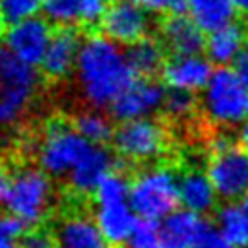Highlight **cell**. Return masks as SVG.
<instances>
[{
    "instance_id": "obj_13",
    "label": "cell",
    "mask_w": 248,
    "mask_h": 248,
    "mask_svg": "<svg viewBox=\"0 0 248 248\" xmlns=\"http://www.w3.org/2000/svg\"><path fill=\"white\" fill-rule=\"evenodd\" d=\"M81 48V39L74 27H58L52 33L48 48L41 60V72L50 81H62L74 74L78 56Z\"/></svg>"
},
{
    "instance_id": "obj_30",
    "label": "cell",
    "mask_w": 248,
    "mask_h": 248,
    "mask_svg": "<svg viewBox=\"0 0 248 248\" xmlns=\"http://www.w3.org/2000/svg\"><path fill=\"white\" fill-rule=\"evenodd\" d=\"M136 2L141 4L149 14H159V16H169L186 10V0H136Z\"/></svg>"
},
{
    "instance_id": "obj_35",
    "label": "cell",
    "mask_w": 248,
    "mask_h": 248,
    "mask_svg": "<svg viewBox=\"0 0 248 248\" xmlns=\"http://www.w3.org/2000/svg\"><path fill=\"white\" fill-rule=\"evenodd\" d=\"M238 140L244 147H248V118L240 124V130H238Z\"/></svg>"
},
{
    "instance_id": "obj_32",
    "label": "cell",
    "mask_w": 248,
    "mask_h": 248,
    "mask_svg": "<svg viewBox=\"0 0 248 248\" xmlns=\"http://www.w3.org/2000/svg\"><path fill=\"white\" fill-rule=\"evenodd\" d=\"M21 248H54V236L45 231H31L21 236Z\"/></svg>"
},
{
    "instance_id": "obj_16",
    "label": "cell",
    "mask_w": 248,
    "mask_h": 248,
    "mask_svg": "<svg viewBox=\"0 0 248 248\" xmlns=\"http://www.w3.org/2000/svg\"><path fill=\"white\" fill-rule=\"evenodd\" d=\"M112 170V155L97 143H91L87 151L79 157L74 169L68 172L66 182L72 194L76 196H91L101 180Z\"/></svg>"
},
{
    "instance_id": "obj_1",
    "label": "cell",
    "mask_w": 248,
    "mask_h": 248,
    "mask_svg": "<svg viewBox=\"0 0 248 248\" xmlns=\"http://www.w3.org/2000/svg\"><path fill=\"white\" fill-rule=\"evenodd\" d=\"M74 78L78 93L87 107L108 108L138 76L122 45L103 33L81 41Z\"/></svg>"
},
{
    "instance_id": "obj_26",
    "label": "cell",
    "mask_w": 248,
    "mask_h": 248,
    "mask_svg": "<svg viewBox=\"0 0 248 248\" xmlns=\"http://www.w3.org/2000/svg\"><path fill=\"white\" fill-rule=\"evenodd\" d=\"M43 2L45 0H0V25L8 27L27 17L39 16Z\"/></svg>"
},
{
    "instance_id": "obj_22",
    "label": "cell",
    "mask_w": 248,
    "mask_h": 248,
    "mask_svg": "<svg viewBox=\"0 0 248 248\" xmlns=\"http://www.w3.org/2000/svg\"><path fill=\"white\" fill-rule=\"evenodd\" d=\"M236 10L234 0H186V14L205 33L234 21Z\"/></svg>"
},
{
    "instance_id": "obj_8",
    "label": "cell",
    "mask_w": 248,
    "mask_h": 248,
    "mask_svg": "<svg viewBox=\"0 0 248 248\" xmlns=\"http://www.w3.org/2000/svg\"><path fill=\"white\" fill-rule=\"evenodd\" d=\"M205 172L221 200H242L248 194V147L236 145L225 136L215 138Z\"/></svg>"
},
{
    "instance_id": "obj_10",
    "label": "cell",
    "mask_w": 248,
    "mask_h": 248,
    "mask_svg": "<svg viewBox=\"0 0 248 248\" xmlns=\"http://www.w3.org/2000/svg\"><path fill=\"white\" fill-rule=\"evenodd\" d=\"M99 25L107 37L122 46H128L147 37L151 19L149 12L136 0H112Z\"/></svg>"
},
{
    "instance_id": "obj_18",
    "label": "cell",
    "mask_w": 248,
    "mask_h": 248,
    "mask_svg": "<svg viewBox=\"0 0 248 248\" xmlns=\"http://www.w3.org/2000/svg\"><path fill=\"white\" fill-rule=\"evenodd\" d=\"M203 215L186 207L170 211L159 221V244L161 248H194L200 234L207 227Z\"/></svg>"
},
{
    "instance_id": "obj_2",
    "label": "cell",
    "mask_w": 248,
    "mask_h": 248,
    "mask_svg": "<svg viewBox=\"0 0 248 248\" xmlns=\"http://www.w3.org/2000/svg\"><path fill=\"white\" fill-rule=\"evenodd\" d=\"M91 196H93L91 219L95 221L99 232L112 246L128 244L136 229V223L140 219L130 203L128 178L118 170H110Z\"/></svg>"
},
{
    "instance_id": "obj_5",
    "label": "cell",
    "mask_w": 248,
    "mask_h": 248,
    "mask_svg": "<svg viewBox=\"0 0 248 248\" xmlns=\"http://www.w3.org/2000/svg\"><path fill=\"white\" fill-rule=\"evenodd\" d=\"M130 203L140 219L161 221L180 203L178 176L167 165H149L130 182Z\"/></svg>"
},
{
    "instance_id": "obj_36",
    "label": "cell",
    "mask_w": 248,
    "mask_h": 248,
    "mask_svg": "<svg viewBox=\"0 0 248 248\" xmlns=\"http://www.w3.org/2000/svg\"><path fill=\"white\" fill-rule=\"evenodd\" d=\"M0 248H14V240L0 232Z\"/></svg>"
},
{
    "instance_id": "obj_37",
    "label": "cell",
    "mask_w": 248,
    "mask_h": 248,
    "mask_svg": "<svg viewBox=\"0 0 248 248\" xmlns=\"http://www.w3.org/2000/svg\"><path fill=\"white\" fill-rule=\"evenodd\" d=\"M234 4L238 8V12H242V14L248 16V0H234Z\"/></svg>"
},
{
    "instance_id": "obj_12",
    "label": "cell",
    "mask_w": 248,
    "mask_h": 248,
    "mask_svg": "<svg viewBox=\"0 0 248 248\" xmlns=\"http://www.w3.org/2000/svg\"><path fill=\"white\" fill-rule=\"evenodd\" d=\"M50 25L52 23L46 17L39 16L12 23L4 29V46L23 62L39 66L52 39Z\"/></svg>"
},
{
    "instance_id": "obj_11",
    "label": "cell",
    "mask_w": 248,
    "mask_h": 248,
    "mask_svg": "<svg viewBox=\"0 0 248 248\" xmlns=\"http://www.w3.org/2000/svg\"><path fill=\"white\" fill-rule=\"evenodd\" d=\"M167 91L163 85L151 78L138 76L108 107L110 116L118 122L145 118L163 108Z\"/></svg>"
},
{
    "instance_id": "obj_20",
    "label": "cell",
    "mask_w": 248,
    "mask_h": 248,
    "mask_svg": "<svg viewBox=\"0 0 248 248\" xmlns=\"http://www.w3.org/2000/svg\"><path fill=\"white\" fill-rule=\"evenodd\" d=\"M217 198L219 196L207 172L200 169H188L178 176V200L182 207L205 215L215 209Z\"/></svg>"
},
{
    "instance_id": "obj_23",
    "label": "cell",
    "mask_w": 248,
    "mask_h": 248,
    "mask_svg": "<svg viewBox=\"0 0 248 248\" xmlns=\"http://www.w3.org/2000/svg\"><path fill=\"white\" fill-rule=\"evenodd\" d=\"M163 48H165V45L161 41H155L149 37H143V39L128 45L126 56H128V62H130L134 74L151 78L155 72H161V68L165 64Z\"/></svg>"
},
{
    "instance_id": "obj_25",
    "label": "cell",
    "mask_w": 248,
    "mask_h": 248,
    "mask_svg": "<svg viewBox=\"0 0 248 248\" xmlns=\"http://www.w3.org/2000/svg\"><path fill=\"white\" fill-rule=\"evenodd\" d=\"M72 124L89 143H97V145H105L107 141L112 140V134H114L110 116H107L97 107L79 110L72 118Z\"/></svg>"
},
{
    "instance_id": "obj_28",
    "label": "cell",
    "mask_w": 248,
    "mask_h": 248,
    "mask_svg": "<svg viewBox=\"0 0 248 248\" xmlns=\"http://www.w3.org/2000/svg\"><path fill=\"white\" fill-rule=\"evenodd\" d=\"M159 221L151 219H138L136 229L128 240L132 246H141V248H151V246H161L159 244Z\"/></svg>"
},
{
    "instance_id": "obj_27",
    "label": "cell",
    "mask_w": 248,
    "mask_h": 248,
    "mask_svg": "<svg viewBox=\"0 0 248 248\" xmlns=\"http://www.w3.org/2000/svg\"><path fill=\"white\" fill-rule=\"evenodd\" d=\"M163 110L169 118H172L176 122H184V120L192 118V114L196 110L194 93L192 91H182V89H169L167 95H165Z\"/></svg>"
},
{
    "instance_id": "obj_19",
    "label": "cell",
    "mask_w": 248,
    "mask_h": 248,
    "mask_svg": "<svg viewBox=\"0 0 248 248\" xmlns=\"http://www.w3.org/2000/svg\"><path fill=\"white\" fill-rule=\"evenodd\" d=\"M54 248H112L95 221L83 213H70L54 229Z\"/></svg>"
},
{
    "instance_id": "obj_31",
    "label": "cell",
    "mask_w": 248,
    "mask_h": 248,
    "mask_svg": "<svg viewBox=\"0 0 248 248\" xmlns=\"http://www.w3.org/2000/svg\"><path fill=\"white\" fill-rule=\"evenodd\" d=\"M27 227H29V225H27L23 219H19L17 215H14V213H10V211L0 217V232H2L4 236L12 238L14 242L25 234V229H27Z\"/></svg>"
},
{
    "instance_id": "obj_29",
    "label": "cell",
    "mask_w": 248,
    "mask_h": 248,
    "mask_svg": "<svg viewBox=\"0 0 248 248\" xmlns=\"http://www.w3.org/2000/svg\"><path fill=\"white\" fill-rule=\"evenodd\" d=\"M194 248H240V246H236L231 240H227L217 231V227H209L207 225L203 229V232L200 234V238H198V242H196Z\"/></svg>"
},
{
    "instance_id": "obj_21",
    "label": "cell",
    "mask_w": 248,
    "mask_h": 248,
    "mask_svg": "<svg viewBox=\"0 0 248 248\" xmlns=\"http://www.w3.org/2000/svg\"><path fill=\"white\" fill-rule=\"evenodd\" d=\"M246 45V31L240 23L231 21L209 33L205 39V54L217 66L234 64Z\"/></svg>"
},
{
    "instance_id": "obj_39",
    "label": "cell",
    "mask_w": 248,
    "mask_h": 248,
    "mask_svg": "<svg viewBox=\"0 0 248 248\" xmlns=\"http://www.w3.org/2000/svg\"><path fill=\"white\" fill-rule=\"evenodd\" d=\"M126 248H141V246H132V244H128ZM151 248H161V246H151Z\"/></svg>"
},
{
    "instance_id": "obj_7",
    "label": "cell",
    "mask_w": 248,
    "mask_h": 248,
    "mask_svg": "<svg viewBox=\"0 0 248 248\" xmlns=\"http://www.w3.org/2000/svg\"><path fill=\"white\" fill-rule=\"evenodd\" d=\"M89 145L91 143L74 128L72 122L52 120L37 138V163L52 178H66Z\"/></svg>"
},
{
    "instance_id": "obj_24",
    "label": "cell",
    "mask_w": 248,
    "mask_h": 248,
    "mask_svg": "<svg viewBox=\"0 0 248 248\" xmlns=\"http://www.w3.org/2000/svg\"><path fill=\"white\" fill-rule=\"evenodd\" d=\"M215 227L217 231L240 248H248V215L242 203L227 202L215 209Z\"/></svg>"
},
{
    "instance_id": "obj_15",
    "label": "cell",
    "mask_w": 248,
    "mask_h": 248,
    "mask_svg": "<svg viewBox=\"0 0 248 248\" xmlns=\"http://www.w3.org/2000/svg\"><path fill=\"white\" fill-rule=\"evenodd\" d=\"M110 0H45L43 14L56 27H93L101 23Z\"/></svg>"
},
{
    "instance_id": "obj_17",
    "label": "cell",
    "mask_w": 248,
    "mask_h": 248,
    "mask_svg": "<svg viewBox=\"0 0 248 248\" xmlns=\"http://www.w3.org/2000/svg\"><path fill=\"white\" fill-rule=\"evenodd\" d=\"M203 29L188 14H169L161 21L159 35L161 43L172 54H196L205 50Z\"/></svg>"
},
{
    "instance_id": "obj_6",
    "label": "cell",
    "mask_w": 248,
    "mask_h": 248,
    "mask_svg": "<svg viewBox=\"0 0 248 248\" xmlns=\"http://www.w3.org/2000/svg\"><path fill=\"white\" fill-rule=\"evenodd\" d=\"M54 205L52 176L41 167H17L12 174L8 196L2 203L6 211L23 219L29 227L39 225Z\"/></svg>"
},
{
    "instance_id": "obj_34",
    "label": "cell",
    "mask_w": 248,
    "mask_h": 248,
    "mask_svg": "<svg viewBox=\"0 0 248 248\" xmlns=\"http://www.w3.org/2000/svg\"><path fill=\"white\" fill-rule=\"evenodd\" d=\"M234 70L238 72V76H240V78L246 81V85H248V43L244 45L240 56L236 58V62H234Z\"/></svg>"
},
{
    "instance_id": "obj_3",
    "label": "cell",
    "mask_w": 248,
    "mask_h": 248,
    "mask_svg": "<svg viewBox=\"0 0 248 248\" xmlns=\"http://www.w3.org/2000/svg\"><path fill=\"white\" fill-rule=\"evenodd\" d=\"M200 108L217 128H234L248 116V85L236 70L219 66L202 89Z\"/></svg>"
},
{
    "instance_id": "obj_14",
    "label": "cell",
    "mask_w": 248,
    "mask_h": 248,
    "mask_svg": "<svg viewBox=\"0 0 248 248\" xmlns=\"http://www.w3.org/2000/svg\"><path fill=\"white\" fill-rule=\"evenodd\" d=\"M211 60L207 56H202V52L196 54H172L169 60H165L161 68L163 81L169 89H182V91H202L211 78Z\"/></svg>"
},
{
    "instance_id": "obj_9",
    "label": "cell",
    "mask_w": 248,
    "mask_h": 248,
    "mask_svg": "<svg viewBox=\"0 0 248 248\" xmlns=\"http://www.w3.org/2000/svg\"><path fill=\"white\" fill-rule=\"evenodd\" d=\"M114 153L134 165H143L159 159L167 149V130L151 116L124 120L112 134Z\"/></svg>"
},
{
    "instance_id": "obj_4",
    "label": "cell",
    "mask_w": 248,
    "mask_h": 248,
    "mask_svg": "<svg viewBox=\"0 0 248 248\" xmlns=\"http://www.w3.org/2000/svg\"><path fill=\"white\" fill-rule=\"evenodd\" d=\"M39 89L35 66L17 58L4 45L0 46V130L16 126Z\"/></svg>"
},
{
    "instance_id": "obj_38",
    "label": "cell",
    "mask_w": 248,
    "mask_h": 248,
    "mask_svg": "<svg viewBox=\"0 0 248 248\" xmlns=\"http://www.w3.org/2000/svg\"><path fill=\"white\" fill-rule=\"evenodd\" d=\"M240 203H242V207H244V211H246V215H248V194L240 200Z\"/></svg>"
},
{
    "instance_id": "obj_33",
    "label": "cell",
    "mask_w": 248,
    "mask_h": 248,
    "mask_svg": "<svg viewBox=\"0 0 248 248\" xmlns=\"http://www.w3.org/2000/svg\"><path fill=\"white\" fill-rule=\"evenodd\" d=\"M12 174H14V169H8L6 165H0V205L4 203V200L8 196V190H10V184H12Z\"/></svg>"
}]
</instances>
